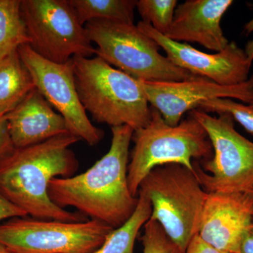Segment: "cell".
Returning <instances> with one entry per match:
<instances>
[{
	"instance_id": "6da1fadb",
	"label": "cell",
	"mask_w": 253,
	"mask_h": 253,
	"mask_svg": "<svg viewBox=\"0 0 253 253\" xmlns=\"http://www.w3.org/2000/svg\"><path fill=\"white\" fill-rule=\"evenodd\" d=\"M134 129L123 126L111 127L109 152L86 172L71 177H55L48 186L49 199L63 208L78 212L117 229L132 215L138 196L128 184L129 145Z\"/></svg>"
},
{
	"instance_id": "7a4b0ae2",
	"label": "cell",
	"mask_w": 253,
	"mask_h": 253,
	"mask_svg": "<svg viewBox=\"0 0 253 253\" xmlns=\"http://www.w3.org/2000/svg\"><path fill=\"white\" fill-rule=\"evenodd\" d=\"M81 139L71 133L27 147L14 149L0 160V194L28 216L44 220L83 222L84 214L55 205L48 194L50 181L71 177L79 163L71 146Z\"/></svg>"
},
{
	"instance_id": "3957f363",
	"label": "cell",
	"mask_w": 253,
	"mask_h": 253,
	"mask_svg": "<svg viewBox=\"0 0 253 253\" xmlns=\"http://www.w3.org/2000/svg\"><path fill=\"white\" fill-rule=\"evenodd\" d=\"M78 96L93 120L134 131L149 124L151 108L140 82L95 56L72 59Z\"/></svg>"
},
{
	"instance_id": "277c9868",
	"label": "cell",
	"mask_w": 253,
	"mask_h": 253,
	"mask_svg": "<svg viewBox=\"0 0 253 253\" xmlns=\"http://www.w3.org/2000/svg\"><path fill=\"white\" fill-rule=\"evenodd\" d=\"M131 141L134 146L128 165L131 194L137 197L142 181L156 168L169 164L185 166L194 171V161L211 159L212 144L204 126L189 116L177 126L166 123L159 111L151 108L149 124L136 129Z\"/></svg>"
},
{
	"instance_id": "5b68a950",
	"label": "cell",
	"mask_w": 253,
	"mask_h": 253,
	"mask_svg": "<svg viewBox=\"0 0 253 253\" xmlns=\"http://www.w3.org/2000/svg\"><path fill=\"white\" fill-rule=\"evenodd\" d=\"M139 191L151 202L150 219L158 221L169 239L185 253L191 240L199 234L208 194L194 171L181 165L160 166L144 178Z\"/></svg>"
},
{
	"instance_id": "8992f818",
	"label": "cell",
	"mask_w": 253,
	"mask_h": 253,
	"mask_svg": "<svg viewBox=\"0 0 253 253\" xmlns=\"http://www.w3.org/2000/svg\"><path fill=\"white\" fill-rule=\"evenodd\" d=\"M95 54L138 81L181 82L198 77L174 66L134 23L92 20L84 25Z\"/></svg>"
},
{
	"instance_id": "52a82bcc",
	"label": "cell",
	"mask_w": 253,
	"mask_h": 253,
	"mask_svg": "<svg viewBox=\"0 0 253 253\" xmlns=\"http://www.w3.org/2000/svg\"><path fill=\"white\" fill-rule=\"evenodd\" d=\"M190 116L201 123L212 144L213 156L201 167L194 161V172L206 191L244 193L253 196V142L239 134L230 115L211 116L199 109Z\"/></svg>"
},
{
	"instance_id": "ba28073f",
	"label": "cell",
	"mask_w": 253,
	"mask_h": 253,
	"mask_svg": "<svg viewBox=\"0 0 253 253\" xmlns=\"http://www.w3.org/2000/svg\"><path fill=\"white\" fill-rule=\"evenodd\" d=\"M113 230L94 219L66 222L18 217L0 223V244L9 253H91Z\"/></svg>"
},
{
	"instance_id": "9c48e42d",
	"label": "cell",
	"mask_w": 253,
	"mask_h": 253,
	"mask_svg": "<svg viewBox=\"0 0 253 253\" xmlns=\"http://www.w3.org/2000/svg\"><path fill=\"white\" fill-rule=\"evenodd\" d=\"M21 13L32 49L44 59L66 63L89 58L95 48L68 0H21Z\"/></svg>"
},
{
	"instance_id": "30bf717a",
	"label": "cell",
	"mask_w": 253,
	"mask_h": 253,
	"mask_svg": "<svg viewBox=\"0 0 253 253\" xmlns=\"http://www.w3.org/2000/svg\"><path fill=\"white\" fill-rule=\"evenodd\" d=\"M18 54L31 73L35 86L54 109L66 121L69 133L91 146L99 144L104 131L89 121L78 96L72 59L66 63H56L42 57L24 44Z\"/></svg>"
},
{
	"instance_id": "8fae6325",
	"label": "cell",
	"mask_w": 253,
	"mask_h": 253,
	"mask_svg": "<svg viewBox=\"0 0 253 253\" xmlns=\"http://www.w3.org/2000/svg\"><path fill=\"white\" fill-rule=\"evenodd\" d=\"M166 53V57L177 67L198 77L207 78L221 85H236L249 79L253 59L235 42H229L222 51L207 54L184 42L169 39L149 23L136 25Z\"/></svg>"
},
{
	"instance_id": "7c38bea8",
	"label": "cell",
	"mask_w": 253,
	"mask_h": 253,
	"mask_svg": "<svg viewBox=\"0 0 253 253\" xmlns=\"http://www.w3.org/2000/svg\"><path fill=\"white\" fill-rule=\"evenodd\" d=\"M139 82L149 104L170 126H177L184 113L198 109L204 101L234 99L249 104L253 96V76L236 85H221L201 77L181 82Z\"/></svg>"
},
{
	"instance_id": "4fadbf2b",
	"label": "cell",
	"mask_w": 253,
	"mask_h": 253,
	"mask_svg": "<svg viewBox=\"0 0 253 253\" xmlns=\"http://www.w3.org/2000/svg\"><path fill=\"white\" fill-rule=\"evenodd\" d=\"M253 225V195L209 192L198 236L218 251L240 253L243 239Z\"/></svg>"
},
{
	"instance_id": "5bb4252c",
	"label": "cell",
	"mask_w": 253,
	"mask_h": 253,
	"mask_svg": "<svg viewBox=\"0 0 253 253\" xmlns=\"http://www.w3.org/2000/svg\"><path fill=\"white\" fill-rule=\"evenodd\" d=\"M231 0H187L174 11L170 28L165 36L172 41L196 42L212 51H222L229 44L221 27Z\"/></svg>"
},
{
	"instance_id": "9a60e30c",
	"label": "cell",
	"mask_w": 253,
	"mask_h": 253,
	"mask_svg": "<svg viewBox=\"0 0 253 253\" xmlns=\"http://www.w3.org/2000/svg\"><path fill=\"white\" fill-rule=\"evenodd\" d=\"M5 117L15 149L40 144L69 132L64 118L36 88Z\"/></svg>"
},
{
	"instance_id": "2e32d148",
	"label": "cell",
	"mask_w": 253,
	"mask_h": 253,
	"mask_svg": "<svg viewBox=\"0 0 253 253\" xmlns=\"http://www.w3.org/2000/svg\"><path fill=\"white\" fill-rule=\"evenodd\" d=\"M36 88L18 51L0 61V117L16 109Z\"/></svg>"
},
{
	"instance_id": "e0dca14e",
	"label": "cell",
	"mask_w": 253,
	"mask_h": 253,
	"mask_svg": "<svg viewBox=\"0 0 253 253\" xmlns=\"http://www.w3.org/2000/svg\"><path fill=\"white\" fill-rule=\"evenodd\" d=\"M134 212L122 226L107 236L102 246L91 253H134V244L141 228L149 220L152 212L147 196L139 191Z\"/></svg>"
},
{
	"instance_id": "ac0fdd59",
	"label": "cell",
	"mask_w": 253,
	"mask_h": 253,
	"mask_svg": "<svg viewBox=\"0 0 253 253\" xmlns=\"http://www.w3.org/2000/svg\"><path fill=\"white\" fill-rule=\"evenodd\" d=\"M82 25L92 20L134 23L136 0H68Z\"/></svg>"
},
{
	"instance_id": "d6986e66",
	"label": "cell",
	"mask_w": 253,
	"mask_h": 253,
	"mask_svg": "<svg viewBox=\"0 0 253 253\" xmlns=\"http://www.w3.org/2000/svg\"><path fill=\"white\" fill-rule=\"evenodd\" d=\"M21 0H0V61L30 44L21 13Z\"/></svg>"
},
{
	"instance_id": "ffe728a7",
	"label": "cell",
	"mask_w": 253,
	"mask_h": 253,
	"mask_svg": "<svg viewBox=\"0 0 253 253\" xmlns=\"http://www.w3.org/2000/svg\"><path fill=\"white\" fill-rule=\"evenodd\" d=\"M176 4V0H139L136 9L143 22L165 36L172 25Z\"/></svg>"
},
{
	"instance_id": "44dd1931",
	"label": "cell",
	"mask_w": 253,
	"mask_h": 253,
	"mask_svg": "<svg viewBox=\"0 0 253 253\" xmlns=\"http://www.w3.org/2000/svg\"><path fill=\"white\" fill-rule=\"evenodd\" d=\"M198 109L206 113L230 115L246 131L253 134V107L231 99H214L204 101Z\"/></svg>"
},
{
	"instance_id": "7402d4cb",
	"label": "cell",
	"mask_w": 253,
	"mask_h": 253,
	"mask_svg": "<svg viewBox=\"0 0 253 253\" xmlns=\"http://www.w3.org/2000/svg\"><path fill=\"white\" fill-rule=\"evenodd\" d=\"M144 227L141 238L143 253H185L169 239L158 221L149 219Z\"/></svg>"
},
{
	"instance_id": "603a6c76",
	"label": "cell",
	"mask_w": 253,
	"mask_h": 253,
	"mask_svg": "<svg viewBox=\"0 0 253 253\" xmlns=\"http://www.w3.org/2000/svg\"><path fill=\"white\" fill-rule=\"evenodd\" d=\"M14 149L6 118L5 116L0 117V160L12 152Z\"/></svg>"
},
{
	"instance_id": "cb8c5ba5",
	"label": "cell",
	"mask_w": 253,
	"mask_h": 253,
	"mask_svg": "<svg viewBox=\"0 0 253 253\" xmlns=\"http://www.w3.org/2000/svg\"><path fill=\"white\" fill-rule=\"evenodd\" d=\"M26 216L28 215L24 211L11 204L0 194V222L6 219Z\"/></svg>"
},
{
	"instance_id": "d4e9b609",
	"label": "cell",
	"mask_w": 253,
	"mask_h": 253,
	"mask_svg": "<svg viewBox=\"0 0 253 253\" xmlns=\"http://www.w3.org/2000/svg\"><path fill=\"white\" fill-rule=\"evenodd\" d=\"M185 253H228L218 251L205 243L199 236H195L186 249Z\"/></svg>"
},
{
	"instance_id": "484cf974",
	"label": "cell",
	"mask_w": 253,
	"mask_h": 253,
	"mask_svg": "<svg viewBox=\"0 0 253 253\" xmlns=\"http://www.w3.org/2000/svg\"><path fill=\"white\" fill-rule=\"evenodd\" d=\"M240 253H253V225L243 239Z\"/></svg>"
},
{
	"instance_id": "4316f807",
	"label": "cell",
	"mask_w": 253,
	"mask_h": 253,
	"mask_svg": "<svg viewBox=\"0 0 253 253\" xmlns=\"http://www.w3.org/2000/svg\"><path fill=\"white\" fill-rule=\"evenodd\" d=\"M246 52H247V54H249L250 56L252 57L253 60V42H251V44H249V48H248Z\"/></svg>"
},
{
	"instance_id": "83f0119b",
	"label": "cell",
	"mask_w": 253,
	"mask_h": 253,
	"mask_svg": "<svg viewBox=\"0 0 253 253\" xmlns=\"http://www.w3.org/2000/svg\"><path fill=\"white\" fill-rule=\"evenodd\" d=\"M0 253H9L7 249L3 246L2 244H0Z\"/></svg>"
},
{
	"instance_id": "f1b7e54d",
	"label": "cell",
	"mask_w": 253,
	"mask_h": 253,
	"mask_svg": "<svg viewBox=\"0 0 253 253\" xmlns=\"http://www.w3.org/2000/svg\"><path fill=\"white\" fill-rule=\"evenodd\" d=\"M249 105H251V106H253V96L252 97V99H251V101H250Z\"/></svg>"
}]
</instances>
